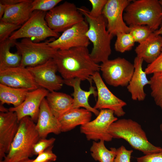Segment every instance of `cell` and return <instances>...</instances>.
<instances>
[{"mask_svg":"<svg viewBox=\"0 0 162 162\" xmlns=\"http://www.w3.org/2000/svg\"><path fill=\"white\" fill-rule=\"evenodd\" d=\"M90 53L86 47L58 50L53 59L64 80L77 78L81 81L87 80L91 85V77L100 70V65L93 61Z\"/></svg>","mask_w":162,"mask_h":162,"instance_id":"1","label":"cell"},{"mask_svg":"<svg viewBox=\"0 0 162 162\" xmlns=\"http://www.w3.org/2000/svg\"><path fill=\"white\" fill-rule=\"evenodd\" d=\"M78 9L88 25L86 35L93 44L90 53L91 58L97 64L106 62L111 54V41L113 36L107 30L106 18L102 14L96 17L92 16L89 10L86 7H82Z\"/></svg>","mask_w":162,"mask_h":162,"instance_id":"2","label":"cell"},{"mask_svg":"<svg viewBox=\"0 0 162 162\" xmlns=\"http://www.w3.org/2000/svg\"><path fill=\"white\" fill-rule=\"evenodd\" d=\"M108 131L113 138L125 140L134 149L145 155L162 151V148L149 141L141 125L131 119H118L110 125Z\"/></svg>","mask_w":162,"mask_h":162,"instance_id":"3","label":"cell"},{"mask_svg":"<svg viewBox=\"0 0 162 162\" xmlns=\"http://www.w3.org/2000/svg\"><path fill=\"white\" fill-rule=\"evenodd\" d=\"M35 124L28 116L19 121L18 131L3 162H20L33 155L34 146L40 138Z\"/></svg>","mask_w":162,"mask_h":162,"instance_id":"4","label":"cell"},{"mask_svg":"<svg viewBox=\"0 0 162 162\" xmlns=\"http://www.w3.org/2000/svg\"><path fill=\"white\" fill-rule=\"evenodd\" d=\"M123 15L128 25H146L153 31L162 23V7L158 0H132Z\"/></svg>","mask_w":162,"mask_h":162,"instance_id":"5","label":"cell"},{"mask_svg":"<svg viewBox=\"0 0 162 162\" xmlns=\"http://www.w3.org/2000/svg\"><path fill=\"white\" fill-rule=\"evenodd\" d=\"M48 43L36 42L26 38L19 42L16 41L14 46L22 56L20 66L26 68L33 67L53 58L58 50L50 47Z\"/></svg>","mask_w":162,"mask_h":162,"instance_id":"6","label":"cell"},{"mask_svg":"<svg viewBox=\"0 0 162 162\" xmlns=\"http://www.w3.org/2000/svg\"><path fill=\"white\" fill-rule=\"evenodd\" d=\"M46 12L40 10L33 11L30 18L9 38L16 40L20 38H32L39 42L46 38H58L59 33L52 30L48 26L45 19Z\"/></svg>","mask_w":162,"mask_h":162,"instance_id":"7","label":"cell"},{"mask_svg":"<svg viewBox=\"0 0 162 162\" xmlns=\"http://www.w3.org/2000/svg\"><path fill=\"white\" fill-rule=\"evenodd\" d=\"M83 15L73 3L65 2L46 13L45 19L54 32H63L84 20Z\"/></svg>","mask_w":162,"mask_h":162,"instance_id":"8","label":"cell"},{"mask_svg":"<svg viewBox=\"0 0 162 162\" xmlns=\"http://www.w3.org/2000/svg\"><path fill=\"white\" fill-rule=\"evenodd\" d=\"M134 70L133 64L120 57L108 60L100 65V70L106 82L114 87L127 86Z\"/></svg>","mask_w":162,"mask_h":162,"instance_id":"9","label":"cell"},{"mask_svg":"<svg viewBox=\"0 0 162 162\" xmlns=\"http://www.w3.org/2000/svg\"><path fill=\"white\" fill-rule=\"evenodd\" d=\"M114 115L112 110H100L95 119L80 126V132L85 135L88 140L111 141L113 138L108 130L110 125L118 119Z\"/></svg>","mask_w":162,"mask_h":162,"instance_id":"10","label":"cell"},{"mask_svg":"<svg viewBox=\"0 0 162 162\" xmlns=\"http://www.w3.org/2000/svg\"><path fill=\"white\" fill-rule=\"evenodd\" d=\"M88 28V24L84 20L64 31L56 40L48 42V45L58 50L79 47H88L90 44L86 35Z\"/></svg>","mask_w":162,"mask_h":162,"instance_id":"11","label":"cell"},{"mask_svg":"<svg viewBox=\"0 0 162 162\" xmlns=\"http://www.w3.org/2000/svg\"><path fill=\"white\" fill-rule=\"evenodd\" d=\"M27 68L38 86L49 92L60 89L64 84V80L56 74L58 68L53 58L42 64Z\"/></svg>","mask_w":162,"mask_h":162,"instance_id":"12","label":"cell"},{"mask_svg":"<svg viewBox=\"0 0 162 162\" xmlns=\"http://www.w3.org/2000/svg\"><path fill=\"white\" fill-rule=\"evenodd\" d=\"M131 0H107L102 12L107 21V29L113 36L120 33H129L123 14Z\"/></svg>","mask_w":162,"mask_h":162,"instance_id":"13","label":"cell"},{"mask_svg":"<svg viewBox=\"0 0 162 162\" xmlns=\"http://www.w3.org/2000/svg\"><path fill=\"white\" fill-rule=\"evenodd\" d=\"M97 89L98 99L93 107L97 110L109 109L113 111L117 117L125 114L123 107L126 103L114 94L106 86L99 72H95L91 77Z\"/></svg>","mask_w":162,"mask_h":162,"instance_id":"14","label":"cell"},{"mask_svg":"<svg viewBox=\"0 0 162 162\" xmlns=\"http://www.w3.org/2000/svg\"><path fill=\"white\" fill-rule=\"evenodd\" d=\"M0 84L30 91L40 88L27 68L21 66L0 70Z\"/></svg>","mask_w":162,"mask_h":162,"instance_id":"15","label":"cell"},{"mask_svg":"<svg viewBox=\"0 0 162 162\" xmlns=\"http://www.w3.org/2000/svg\"><path fill=\"white\" fill-rule=\"evenodd\" d=\"M49 92L41 87L29 91L21 104L10 108L9 111L16 113L19 122L23 118L28 116L34 122H37L41 104Z\"/></svg>","mask_w":162,"mask_h":162,"instance_id":"16","label":"cell"},{"mask_svg":"<svg viewBox=\"0 0 162 162\" xmlns=\"http://www.w3.org/2000/svg\"><path fill=\"white\" fill-rule=\"evenodd\" d=\"M19 124L16 113L9 111L0 113V161L8 154Z\"/></svg>","mask_w":162,"mask_h":162,"instance_id":"17","label":"cell"},{"mask_svg":"<svg viewBox=\"0 0 162 162\" xmlns=\"http://www.w3.org/2000/svg\"><path fill=\"white\" fill-rule=\"evenodd\" d=\"M35 128L40 138H46L50 133L58 135L61 132L58 120L52 113L46 98L41 104Z\"/></svg>","mask_w":162,"mask_h":162,"instance_id":"18","label":"cell"},{"mask_svg":"<svg viewBox=\"0 0 162 162\" xmlns=\"http://www.w3.org/2000/svg\"><path fill=\"white\" fill-rule=\"evenodd\" d=\"M143 59L136 56L134 60V71L131 79L127 86V88L130 93L131 99L134 100L142 101L146 97L144 87L149 85L148 80L142 68Z\"/></svg>","mask_w":162,"mask_h":162,"instance_id":"19","label":"cell"},{"mask_svg":"<svg viewBox=\"0 0 162 162\" xmlns=\"http://www.w3.org/2000/svg\"><path fill=\"white\" fill-rule=\"evenodd\" d=\"M82 81L79 78H75L69 80H64V84L72 87L74 91L72 95L73 103L72 108L83 107L97 116L99 111L92 107L88 103V98L90 95L93 94L94 97L97 96V91L95 87L90 85L89 91L83 90L80 87Z\"/></svg>","mask_w":162,"mask_h":162,"instance_id":"20","label":"cell"},{"mask_svg":"<svg viewBox=\"0 0 162 162\" xmlns=\"http://www.w3.org/2000/svg\"><path fill=\"white\" fill-rule=\"evenodd\" d=\"M162 48V36L152 32L144 41L136 47V56L142 58L148 64L160 55Z\"/></svg>","mask_w":162,"mask_h":162,"instance_id":"21","label":"cell"},{"mask_svg":"<svg viewBox=\"0 0 162 162\" xmlns=\"http://www.w3.org/2000/svg\"><path fill=\"white\" fill-rule=\"evenodd\" d=\"M92 112L84 108H71L58 119L61 132H66L91 121Z\"/></svg>","mask_w":162,"mask_h":162,"instance_id":"22","label":"cell"},{"mask_svg":"<svg viewBox=\"0 0 162 162\" xmlns=\"http://www.w3.org/2000/svg\"><path fill=\"white\" fill-rule=\"evenodd\" d=\"M33 0H24L17 4L7 6L0 20L17 25L22 26L31 17L33 12Z\"/></svg>","mask_w":162,"mask_h":162,"instance_id":"23","label":"cell"},{"mask_svg":"<svg viewBox=\"0 0 162 162\" xmlns=\"http://www.w3.org/2000/svg\"><path fill=\"white\" fill-rule=\"evenodd\" d=\"M46 99L52 113L58 119L72 108L73 98L66 94L49 92Z\"/></svg>","mask_w":162,"mask_h":162,"instance_id":"24","label":"cell"},{"mask_svg":"<svg viewBox=\"0 0 162 162\" xmlns=\"http://www.w3.org/2000/svg\"><path fill=\"white\" fill-rule=\"evenodd\" d=\"M16 40L9 38L0 42V70L20 66L22 56L18 52L12 53L11 47L14 46Z\"/></svg>","mask_w":162,"mask_h":162,"instance_id":"25","label":"cell"},{"mask_svg":"<svg viewBox=\"0 0 162 162\" xmlns=\"http://www.w3.org/2000/svg\"><path fill=\"white\" fill-rule=\"evenodd\" d=\"M27 89L12 87L0 84V104H12L14 107L19 106L25 100Z\"/></svg>","mask_w":162,"mask_h":162,"instance_id":"26","label":"cell"},{"mask_svg":"<svg viewBox=\"0 0 162 162\" xmlns=\"http://www.w3.org/2000/svg\"><path fill=\"white\" fill-rule=\"evenodd\" d=\"M104 141H93L90 148L91 155L96 161L99 162H113L116 154L117 149L111 148L108 149L104 144Z\"/></svg>","mask_w":162,"mask_h":162,"instance_id":"27","label":"cell"},{"mask_svg":"<svg viewBox=\"0 0 162 162\" xmlns=\"http://www.w3.org/2000/svg\"><path fill=\"white\" fill-rule=\"evenodd\" d=\"M151 95L158 105L162 101V70L152 74L149 80Z\"/></svg>","mask_w":162,"mask_h":162,"instance_id":"28","label":"cell"},{"mask_svg":"<svg viewBox=\"0 0 162 162\" xmlns=\"http://www.w3.org/2000/svg\"><path fill=\"white\" fill-rule=\"evenodd\" d=\"M116 36L117 38L114 48L116 51L123 53L132 49L135 42L129 33H120L118 34Z\"/></svg>","mask_w":162,"mask_h":162,"instance_id":"29","label":"cell"},{"mask_svg":"<svg viewBox=\"0 0 162 162\" xmlns=\"http://www.w3.org/2000/svg\"><path fill=\"white\" fill-rule=\"evenodd\" d=\"M129 27V33L133 37L135 42L139 44L146 40L154 32L146 25H131Z\"/></svg>","mask_w":162,"mask_h":162,"instance_id":"30","label":"cell"},{"mask_svg":"<svg viewBox=\"0 0 162 162\" xmlns=\"http://www.w3.org/2000/svg\"><path fill=\"white\" fill-rule=\"evenodd\" d=\"M62 0H34L32 3V11L40 10L46 12L55 7Z\"/></svg>","mask_w":162,"mask_h":162,"instance_id":"31","label":"cell"},{"mask_svg":"<svg viewBox=\"0 0 162 162\" xmlns=\"http://www.w3.org/2000/svg\"><path fill=\"white\" fill-rule=\"evenodd\" d=\"M21 26L0 21V42L8 39Z\"/></svg>","mask_w":162,"mask_h":162,"instance_id":"32","label":"cell"},{"mask_svg":"<svg viewBox=\"0 0 162 162\" xmlns=\"http://www.w3.org/2000/svg\"><path fill=\"white\" fill-rule=\"evenodd\" d=\"M56 140L53 137L49 139L40 138L34 146L33 155H38L49 147L53 146Z\"/></svg>","mask_w":162,"mask_h":162,"instance_id":"33","label":"cell"},{"mask_svg":"<svg viewBox=\"0 0 162 162\" xmlns=\"http://www.w3.org/2000/svg\"><path fill=\"white\" fill-rule=\"evenodd\" d=\"M52 146L40 153L33 162H51L55 161L57 158V156L53 153Z\"/></svg>","mask_w":162,"mask_h":162,"instance_id":"34","label":"cell"},{"mask_svg":"<svg viewBox=\"0 0 162 162\" xmlns=\"http://www.w3.org/2000/svg\"><path fill=\"white\" fill-rule=\"evenodd\" d=\"M133 152L128 150L123 146L117 149L116 154L113 162H130L131 155Z\"/></svg>","mask_w":162,"mask_h":162,"instance_id":"35","label":"cell"},{"mask_svg":"<svg viewBox=\"0 0 162 162\" xmlns=\"http://www.w3.org/2000/svg\"><path fill=\"white\" fill-rule=\"evenodd\" d=\"M107 0H89L92 5L91 10L89 11L90 15L92 17H96L102 15L103 8Z\"/></svg>","mask_w":162,"mask_h":162,"instance_id":"36","label":"cell"},{"mask_svg":"<svg viewBox=\"0 0 162 162\" xmlns=\"http://www.w3.org/2000/svg\"><path fill=\"white\" fill-rule=\"evenodd\" d=\"M162 70V52L151 63L149 64L145 70L146 74H153Z\"/></svg>","mask_w":162,"mask_h":162,"instance_id":"37","label":"cell"},{"mask_svg":"<svg viewBox=\"0 0 162 162\" xmlns=\"http://www.w3.org/2000/svg\"><path fill=\"white\" fill-rule=\"evenodd\" d=\"M137 162H162V151L136 158Z\"/></svg>","mask_w":162,"mask_h":162,"instance_id":"38","label":"cell"},{"mask_svg":"<svg viewBox=\"0 0 162 162\" xmlns=\"http://www.w3.org/2000/svg\"><path fill=\"white\" fill-rule=\"evenodd\" d=\"M23 1L24 0H0V3L9 6L17 4Z\"/></svg>","mask_w":162,"mask_h":162,"instance_id":"39","label":"cell"},{"mask_svg":"<svg viewBox=\"0 0 162 162\" xmlns=\"http://www.w3.org/2000/svg\"><path fill=\"white\" fill-rule=\"evenodd\" d=\"M7 6L0 3V19L3 16L6 10Z\"/></svg>","mask_w":162,"mask_h":162,"instance_id":"40","label":"cell"},{"mask_svg":"<svg viewBox=\"0 0 162 162\" xmlns=\"http://www.w3.org/2000/svg\"><path fill=\"white\" fill-rule=\"evenodd\" d=\"M0 112H6L9 111V110L8 109L4 107L3 105L0 104Z\"/></svg>","mask_w":162,"mask_h":162,"instance_id":"41","label":"cell"},{"mask_svg":"<svg viewBox=\"0 0 162 162\" xmlns=\"http://www.w3.org/2000/svg\"><path fill=\"white\" fill-rule=\"evenodd\" d=\"M154 32L157 34L160 35L162 34V28H160L159 29ZM161 52H162V48L161 50Z\"/></svg>","mask_w":162,"mask_h":162,"instance_id":"42","label":"cell"},{"mask_svg":"<svg viewBox=\"0 0 162 162\" xmlns=\"http://www.w3.org/2000/svg\"><path fill=\"white\" fill-rule=\"evenodd\" d=\"M33 159H31L29 158H28L21 161L20 162H33Z\"/></svg>","mask_w":162,"mask_h":162,"instance_id":"43","label":"cell"},{"mask_svg":"<svg viewBox=\"0 0 162 162\" xmlns=\"http://www.w3.org/2000/svg\"><path fill=\"white\" fill-rule=\"evenodd\" d=\"M158 106H159L160 107L162 111V101H161Z\"/></svg>","mask_w":162,"mask_h":162,"instance_id":"44","label":"cell"},{"mask_svg":"<svg viewBox=\"0 0 162 162\" xmlns=\"http://www.w3.org/2000/svg\"><path fill=\"white\" fill-rule=\"evenodd\" d=\"M159 3H160V4L161 7H162V0H159ZM160 28H162V25L161 26Z\"/></svg>","mask_w":162,"mask_h":162,"instance_id":"45","label":"cell"},{"mask_svg":"<svg viewBox=\"0 0 162 162\" xmlns=\"http://www.w3.org/2000/svg\"><path fill=\"white\" fill-rule=\"evenodd\" d=\"M160 128L162 134V123L160 125Z\"/></svg>","mask_w":162,"mask_h":162,"instance_id":"46","label":"cell"}]
</instances>
